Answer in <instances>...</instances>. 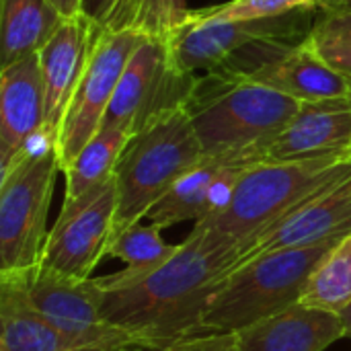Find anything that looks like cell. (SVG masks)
Instances as JSON below:
<instances>
[{
    "label": "cell",
    "mask_w": 351,
    "mask_h": 351,
    "mask_svg": "<svg viewBox=\"0 0 351 351\" xmlns=\"http://www.w3.org/2000/svg\"><path fill=\"white\" fill-rule=\"evenodd\" d=\"M239 259L241 251L234 245L195 224L158 271L136 286L105 292L103 319L142 350L202 335L208 302Z\"/></svg>",
    "instance_id": "obj_1"
},
{
    "label": "cell",
    "mask_w": 351,
    "mask_h": 351,
    "mask_svg": "<svg viewBox=\"0 0 351 351\" xmlns=\"http://www.w3.org/2000/svg\"><path fill=\"white\" fill-rule=\"evenodd\" d=\"M300 103L218 66L195 78L185 111L206 158L263 160Z\"/></svg>",
    "instance_id": "obj_2"
},
{
    "label": "cell",
    "mask_w": 351,
    "mask_h": 351,
    "mask_svg": "<svg viewBox=\"0 0 351 351\" xmlns=\"http://www.w3.org/2000/svg\"><path fill=\"white\" fill-rule=\"evenodd\" d=\"M348 177H351V160L341 154L302 160H259L243 173L230 199L195 224L234 245L243 255L257 237L302 202Z\"/></svg>",
    "instance_id": "obj_3"
},
{
    "label": "cell",
    "mask_w": 351,
    "mask_h": 351,
    "mask_svg": "<svg viewBox=\"0 0 351 351\" xmlns=\"http://www.w3.org/2000/svg\"><path fill=\"white\" fill-rule=\"evenodd\" d=\"M339 241L269 251L239 263L218 282L208 302L206 333H237L298 304L317 265Z\"/></svg>",
    "instance_id": "obj_4"
},
{
    "label": "cell",
    "mask_w": 351,
    "mask_h": 351,
    "mask_svg": "<svg viewBox=\"0 0 351 351\" xmlns=\"http://www.w3.org/2000/svg\"><path fill=\"white\" fill-rule=\"evenodd\" d=\"M204 158L185 107L169 111L136 132L113 173L117 195L113 237L142 222L154 204Z\"/></svg>",
    "instance_id": "obj_5"
},
{
    "label": "cell",
    "mask_w": 351,
    "mask_h": 351,
    "mask_svg": "<svg viewBox=\"0 0 351 351\" xmlns=\"http://www.w3.org/2000/svg\"><path fill=\"white\" fill-rule=\"evenodd\" d=\"M58 173L56 148L43 144L0 177V271H27L41 263Z\"/></svg>",
    "instance_id": "obj_6"
},
{
    "label": "cell",
    "mask_w": 351,
    "mask_h": 351,
    "mask_svg": "<svg viewBox=\"0 0 351 351\" xmlns=\"http://www.w3.org/2000/svg\"><path fill=\"white\" fill-rule=\"evenodd\" d=\"M144 39L146 35L136 31L101 27L56 140V156L62 173L103 125L121 74Z\"/></svg>",
    "instance_id": "obj_7"
},
{
    "label": "cell",
    "mask_w": 351,
    "mask_h": 351,
    "mask_svg": "<svg viewBox=\"0 0 351 351\" xmlns=\"http://www.w3.org/2000/svg\"><path fill=\"white\" fill-rule=\"evenodd\" d=\"M195 78L175 66L167 39L146 37L121 74L103 125H121L134 136L160 115L185 107Z\"/></svg>",
    "instance_id": "obj_8"
},
{
    "label": "cell",
    "mask_w": 351,
    "mask_h": 351,
    "mask_svg": "<svg viewBox=\"0 0 351 351\" xmlns=\"http://www.w3.org/2000/svg\"><path fill=\"white\" fill-rule=\"evenodd\" d=\"M220 68L298 101L337 99L350 93L348 78L331 70L306 37L298 41H255L220 64Z\"/></svg>",
    "instance_id": "obj_9"
},
{
    "label": "cell",
    "mask_w": 351,
    "mask_h": 351,
    "mask_svg": "<svg viewBox=\"0 0 351 351\" xmlns=\"http://www.w3.org/2000/svg\"><path fill=\"white\" fill-rule=\"evenodd\" d=\"M115 204L113 177L78 199L62 204L60 216L47 234L41 265L76 280L93 278L113 237Z\"/></svg>",
    "instance_id": "obj_10"
},
{
    "label": "cell",
    "mask_w": 351,
    "mask_h": 351,
    "mask_svg": "<svg viewBox=\"0 0 351 351\" xmlns=\"http://www.w3.org/2000/svg\"><path fill=\"white\" fill-rule=\"evenodd\" d=\"M315 10H296L282 16L257 21H210L185 23L167 41L175 66L181 72L197 74L224 64L243 47L255 41L306 37L313 27Z\"/></svg>",
    "instance_id": "obj_11"
},
{
    "label": "cell",
    "mask_w": 351,
    "mask_h": 351,
    "mask_svg": "<svg viewBox=\"0 0 351 351\" xmlns=\"http://www.w3.org/2000/svg\"><path fill=\"white\" fill-rule=\"evenodd\" d=\"M0 350L136 351V341L109 325L97 333H70L39 317L27 302L19 271H0Z\"/></svg>",
    "instance_id": "obj_12"
},
{
    "label": "cell",
    "mask_w": 351,
    "mask_h": 351,
    "mask_svg": "<svg viewBox=\"0 0 351 351\" xmlns=\"http://www.w3.org/2000/svg\"><path fill=\"white\" fill-rule=\"evenodd\" d=\"M43 144L51 142L45 136V93L35 53L0 72V177Z\"/></svg>",
    "instance_id": "obj_13"
},
{
    "label": "cell",
    "mask_w": 351,
    "mask_h": 351,
    "mask_svg": "<svg viewBox=\"0 0 351 351\" xmlns=\"http://www.w3.org/2000/svg\"><path fill=\"white\" fill-rule=\"evenodd\" d=\"M101 25L84 12L66 16L47 45L39 51L45 93V136L56 148L62 119L82 78Z\"/></svg>",
    "instance_id": "obj_14"
},
{
    "label": "cell",
    "mask_w": 351,
    "mask_h": 351,
    "mask_svg": "<svg viewBox=\"0 0 351 351\" xmlns=\"http://www.w3.org/2000/svg\"><path fill=\"white\" fill-rule=\"evenodd\" d=\"M351 232V177L329 185L267 228L241 255V261L280 251L313 247ZM237 263V265H239Z\"/></svg>",
    "instance_id": "obj_15"
},
{
    "label": "cell",
    "mask_w": 351,
    "mask_h": 351,
    "mask_svg": "<svg viewBox=\"0 0 351 351\" xmlns=\"http://www.w3.org/2000/svg\"><path fill=\"white\" fill-rule=\"evenodd\" d=\"M31 308L47 323L78 335L109 327L103 319V288L97 278L76 280L45 265L19 271Z\"/></svg>",
    "instance_id": "obj_16"
},
{
    "label": "cell",
    "mask_w": 351,
    "mask_h": 351,
    "mask_svg": "<svg viewBox=\"0 0 351 351\" xmlns=\"http://www.w3.org/2000/svg\"><path fill=\"white\" fill-rule=\"evenodd\" d=\"M259 160L245 158H204L187 171L148 212L146 220L169 228L181 222H199L218 212L243 177Z\"/></svg>",
    "instance_id": "obj_17"
},
{
    "label": "cell",
    "mask_w": 351,
    "mask_h": 351,
    "mask_svg": "<svg viewBox=\"0 0 351 351\" xmlns=\"http://www.w3.org/2000/svg\"><path fill=\"white\" fill-rule=\"evenodd\" d=\"M351 154L350 97L302 101L284 132L263 150V160H302Z\"/></svg>",
    "instance_id": "obj_18"
},
{
    "label": "cell",
    "mask_w": 351,
    "mask_h": 351,
    "mask_svg": "<svg viewBox=\"0 0 351 351\" xmlns=\"http://www.w3.org/2000/svg\"><path fill=\"white\" fill-rule=\"evenodd\" d=\"M339 339V315L302 302L234 333L237 351H325Z\"/></svg>",
    "instance_id": "obj_19"
},
{
    "label": "cell",
    "mask_w": 351,
    "mask_h": 351,
    "mask_svg": "<svg viewBox=\"0 0 351 351\" xmlns=\"http://www.w3.org/2000/svg\"><path fill=\"white\" fill-rule=\"evenodd\" d=\"M64 19L51 0H2L0 66L39 53Z\"/></svg>",
    "instance_id": "obj_20"
},
{
    "label": "cell",
    "mask_w": 351,
    "mask_h": 351,
    "mask_svg": "<svg viewBox=\"0 0 351 351\" xmlns=\"http://www.w3.org/2000/svg\"><path fill=\"white\" fill-rule=\"evenodd\" d=\"M160 226L148 222H136L115 234L109 241L107 255L121 259L125 267L117 274L99 276L97 282L103 288V292L121 290L140 284L154 271H158L179 249V245H169L162 234Z\"/></svg>",
    "instance_id": "obj_21"
},
{
    "label": "cell",
    "mask_w": 351,
    "mask_h": 351,
    "mask_svg": "<svg viewBox=\"0 0 351 351\" xmlns=\"http://www.w3.org/2000/svg\"><path fill=\"white\" fill-rule=\"evenodd\" d=\"M130 138L132 134L121 125H101L99 132L86 142V146L64 171V204H70L86 191H90L93 187L109 181Z\"/></svg>",
    "instance_id": "obj_22"
},
{
    "label": "cell",
    "mask_w": 351,
    "mask_h": 351,
    "mask_svg": "<svg viewBox=\"0 0 351 351\" xmlns=\"http://www.w3.org/2000/svg\"><path fill=\"white\" fill-rule=\"evenodd\" d=\"M189 10L187 0H115L101 27L169 39L185 25Z\"/></svg>",
    "instance_id": "obj_23"
},
{
    "label": "cell",
    "mask_w": 351,
    "mask_h": 351,
    "mask_svg": "<svg viewBox=\"0 0 351 351\" xmlns=\"http://www.w3.org/2000/svg\"><path fill=\"white\" fill-rule=\"evenodd\" d=\"M306 306L341 313L351 302V232L317 265L300 300Z\"/></svg>",
    "instance_id": "obj_24"
},
{
    "label": "cell",
    "mask_w": 351,
    "mask_h": 351,
    "mask_svg": "<svg viewBox=\"0 0 351 351\" xmlns=\"http://www.w3.org/2000/svg\"><path fill=\"white\" fill-rule=\"evenodd\" d=\"M306 39L331 70L351 80V4L327 2Z\"/></svg>",
    "instance_id": "obj_25"
},
{
    "label": "cell",
    "mask_w": 351,
    "mask_h": 351,
    "mask_svg": "<svg viewBox=\"0 0 351 351\" xmlns=\"http://www.w3.org/2000/svg\"><path fill=\"white\" fill-rule=\"evenodd\" d=\"M329 0H228L204 8H191L185 23L210 21H257L290 14L296 10H317Z\"/></svg>",
    "instance_id": "obj_26"
},
{
    "label": "cell",
    "mask_w": 351,
    "mask_h": 351,
    "mask_svg": "<svg viewBox=\"0 0 351 351\" xmlns=\"http://www.w3.org/2000/svg\"><path fill=\"white\" fill-rule=\"evenodd\" d=\"M136 351H237V346H234V333H202L158 350L138 348Z\"/></svg>",
    "instance_id": "obj_27"
},
{
    "label": "cell",
    "mask_w": 351,
    "mask_h": 351,
    "mask_svg": "<svg viewBox=\"0 0 351 351\" xmlns=\"http://www.w3.org/2000/svg\"><path fill=\"white\" fill-rule=\"evenodd\" d=\"M115 0H82V12L93 19L95 23L103 25L105 16L109 14L111 6H113Z\"/></svg>",
    "instance_id": "obj_28"
},
{
    "label": "cell",
    "mask_w": 351,
    "mask_h": 351,
    "mask_svg": "<svg viewBox=\"0 0 351 351\" xmlns=\"http://www.w3.org/2000/svg\"><path fill=\"white\" fill-rule=\"evenodd\" d=\"M64 16H76L82 12V0H51Z\"/></svg>",
    "instance_id": "obj_29"
},
{
    "label": "cell",
    "mask_w": 351,
    "mask_h": 351,
    "mask_svg": "<svg viewBox=\"0 0 351 351\" xmlns=\"http://www.w3.org/2000/svg\"><path fill=\"white\" fill-rule=\"evenodd\" d=\"M339 319H341V325H343V337L351 339V302L339 313Z\"/></svg>",
    "instance_id": "obj_30"
},
{
    "label": "cell",
    "mask_w": 351,
    "mask_h": 351,
    "mask_svg": "<svg viewBox=\"0 0 351 351\" xmlns=\"http://www.w3.org/2000/svg\"><path fill=\"white\" fill-rule=\"evenodd\" d=\"M329 2H337V4H351V0H329Z\"/></svg>",
    "instance_id": "obj_31"
},
{
    "label": "cell",
    "mask_w": 351,
    "mask_h": 351,
    "mask_svg": "<svg viewBox=\"0 0 351 351\" xmlns=\"http://www.w3.org/2000/svg\"><path fill=\"white\" fill-rule=\"evenodd\" d=\"M348 82H350V93H348V97H350V101H351V80H348ZM351 156V154H350Z\"/></svg>",
    "instance_id": "obj_32"
},
{
    "label": "cell",
    "mask_w": 351,
    "mask_h": 351,
    "mask_svg": "<svg viewBox=\"0 0 351 351\" xmlns=\"http://www.w3.org/2000/svg\"><path fill=\"white\" fill-rule=\"evenodd\" d=\"M350 160H351V156H350Z\"/></svg>",
    "instance_id": "obj_33"
}]
</instances>
